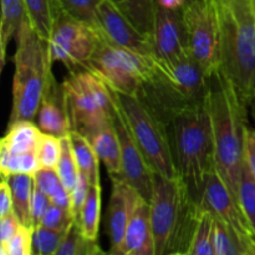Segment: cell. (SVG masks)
Masks as SVG:
<instances>
[{"instance_id": "cell-1", "label": "cell", "mask_w": 255, "mask_h": 255, "mask_svg": "<svg viewBox=\"0 0 255 255\" xmlns=\"http://www.w3.org/2000/svg\"><path fill=\"white\" fill-rule=\"evenodd\" d=\"M247 106L233 82L221 69L209 77L207 107L212 124L214 169L237 203L246 162Z\"/></svg>"}, {"instance_id": "cell-2", "label": "cell", "mask_w": 255, "mask_h": 255, "mask_svg": "<svg viewBox=\"0 0 255 255\" xmlns=\"http://www.w3.org/2000/svg\"><path fill=\"white\" fill-rule=\"evenodd\" d=\"M218 35L221 70L242 99L255 105V6L253 0H207Z\"/></svg>"}, {"instance_id": "cell-3", "label": "cell", "mask_w": 255, "mask_h": 255, "mask_svg": "<svg viewBox=\"0 0 255 255\" xmlns=\"http://www.w3.org/2000/svg\"><path fill=\"white\" fill-rule=\"evenodd\" d=\"M209 76L188 52L171 60L154 57V66L136 96L164 124L206 104Z\"/></svg>"}, {"instance_id": "cell-4", "label": "cell", "mask_w": 255, "mask_h": 255, "mask_svg": "<svg viewBox=\"0 0 255 255\" xmlns=\"http://www.w3.org/2000/svg\"><path fill=\"white\" fill-rule=\"evenodd\" d=\"M149 211L154 255L189 254L202 204L192 198L179 177L154 173Z\"/></svg>"}, {"instance_id": "cell-5", "label": "cell", "mask_w": 255, "mask_h": 255, "mask_svg": "<svg viewBox=\"0 0 255 255\" xmlns=\"http://www.w3.org/2000/svg\"><path fill=\"white\" fill-rule=\"evenodd\" d=\"M178 177L199 204L213 164V138L206 104L176 115L166 125Z\"/></svg>"}, {"instance_id": "cell-6", "label": "cell", "mask_w": 255, "mask_h": 255, "mask_svg": "<svg viewBox=\"0 0 255 255\" xmlns=\"http://www.w3.org/2000/svg\"><path fill=\"white\" fill-rule=\"evenodd\" d=\"M12 84V109L10 122L34 120L37 115L47 81L51 76V60L47 42L24 21L16 32Z\"/></svg>"}, {"instance_id": "cell-7", "label": "cell", "mask_w": 255, "mask_h": 255, "mask_svg": "<svg viewBox=\"0 0 255 255\" xmlns=\"http://www.w3.org/2000/svg\"><path fill=\"white\" fill-rule=\"evenodd\" d=\"M72 131L89 136L112 121L115 101L111 90L89 69L69 70L62 81Z\"/></svg>"}, {"instance_id": "cell-8", "label": "cell", "mask_w": 255, "mask_h": 255, "mask_svg": "<svg viewBox=\"0 0 255 255\" xmlns=\"http://www.w3.org/2000/svg\"><path fill=\"white\" fill-rule=\"evenodd\" d=\"M110 90L154 173L168 178H177L178 172L172 154L168 132L163 122L137 96Z\"/></svg>"}, {"instance_id": "cell-9", "label": "cell", "mask_w": 255, "mask_h": 255, "mask_svg": "<svg viewBox=\"0 0 255 255\" xmlns=\"http://www.w3.org/2000/svg\"><path fill=\"white\" fill-rule=\"evenodd\" d=\"M153 66L154 56H143L117 46L102 35L85 69L96 74L110 89L136 96Z\"/></svg>"}, {"instance_id": "cell-10", "label": "cell", "mask_w": 255, "mask_h": 255, "mask_svg": "<svg viewBox=\"0 0 255 255\" xmlns=\"http://www.w3.org/2000/svg\"><path fill=\"white\" fill-rule=\"evenodd\" d=\"M102 34L89 25L57 12L47 41L51 62H61L69 70L86 67L99 46Z\"/></svg>"}, {"instance_id": "cell-11", "label": "cell", "mask_w": 255, "mask_h": 255, "mask_svg": "<svg viewBox=\"0 0 255 255\" xmlns=\"http://www.w3.org/2000/svg\"><path fill=\"white\" fill-rule=\"evenodd\" d=\"M189 54L209 77L221 69L216 22L207 0H192L182 9Z\"/></svg>"}, {"instance_id": "cell-12", "label": "cell", "mask_w": 255, "mask_h": 255, "mask_svg": "<svg viewBox=\"0 0 255 255\" xmlns=\"http://www.w3.org/2000/svg\"><path fill=\"white\" fill-rule=\"evenodd\" d=\"M112 121H114L115 129L119 137L120 149H121L122 178L126 179L141 194L142 198L149 203L152 189H153L154 172L137 144L127 124L126 117L116 101H115V114Z\"/></svg>"}, {"instance_id": "cell-13", "label": "cell", "mask_w": 255, "mask_h": 255, "mask_svg": "<svg viewBox=\"0 0 255 255\" xmlns=\"http://www.w3.org/2000/svg\"><path fill=\"white\" fill-rule=\"evenodd\" d=\"M99 19L102 35L110 42L143 56H154L151 37L139 31L111 0L100 1Z\"/></svg>"}, {"instance_id": "cell-14", "label": "cell", "mask_w": 255, "mask_h": 255, "mask_svg": "<svg viewBox=\"0 0 255 255\" xmlns=\"http://www.w3.org/2000/svg\"><path fill=\"white\" fill-rule=\"evenodd\" d=\"M151 39L154 57L158 60H171L188 52L182 10L156 4Z\"/></svg>"}, {"instance_id": "cell-15", "label": "cell", "mask_w": 255, "mask_h": 255, "mask_svg": "<svg viewBox=\"0 0 255 255\" xmlns=\"http://www.w3.org/2000/svg\"><path fill=\"white\" fill-rule=\"evenodd\" d=\"M112 179V191L107 208V233L111 243V254L120 255L122 241L129 218L134 211L141 194L122 177Z\"/></svg>"}, {"instance_id": "cell-16", "label": "cell", "mask_w": 255, "mask_h": 255, "mask_svg": "<svg viewBox=\"0 0 255 255\" xmlns=\"http://www.w3.org/2000/svg\"><path fill=\"white\" fill-rule=\"evenodd\" d=\"M202 206L209 209L212 213L218 216L222 221H224L241 233L253 236V232H252L241 207L214 168L212 169L208 179H207Z\"/></svg>"}, {"instance_id": "cell-17", "label": "cell", "mask_w": 255, "mask_h": 255, "mask_svg": "<svg viewBox=\"0 0 255 255\" xmlns=\"http://www.w3.org/2000/svg\"><path fill=\"white\" fill-rule=\"evenodd\" d=\"M37 126L44 133L65 137L71 133L72 126L67 110L64 86L51 74L37 111Z\"/></svg>"}, {"instance_id": "cell-18", "label": "cell", "mask_w": 255, "mask_h": 255, "mask_svg": "<svg viewBox=\"0 0 255 255\" xmlns=\"http://www.w3.org/2000/svg\"><path fill=\"white\" fill-rule=\"evenodd\" d=\"M120 255H154L149 203L141 198L127 224Z\"/></svg>"}, {"instance_id": "cell-19", "label": "cell", "mask_w": 255, "mask_h": 255, "mask_svg": "<svg viewBox=\"0 0 255 255\" xmlns=\"http://www.w3.org/2000/svg\"><path fill=\"white\" fill-rule=\"evenodd\" d=\"M95 152L111 178L122 177L121 149L114 121L100 127L87 136Z\"/></svg>"}, {"instance_id": "cell-20", "label": "cell", "mask_w": 255, "mask_h": 255, "mask_svg": "<svg viewBox=\"0 0 255 255\" xmlns=\"http://www.w3.org/2000/svg\"><path fill=\"white\" fill-rule=\"evenodd\" d=\"M214 216V249L216 255H255L253 236L241 233Z\"/></svg>"}, {"instance_id": "cell-21", "label": "cell", "mask_w": 255, "mask_h": 255, "mask_svg": "<svg viewBox=\"0 0 255 255\" xmlns=\"http://www.w3.org/2000/svg\"><path fill=\"white\" fill-rule=\"evenodd\" d=\"M41 134L42 131L40 127L31 120L9 122L7 132L0 142V147H4L12 154L36 151Z\"/></svg>"}, {"instance_id": "cell-22", "label": "cell", "mask_w": 255, "mask_h": 255, "mask_svg": "<svg viewBox=\"0 0 255 255\" xmlns=\"http://www.w3.org/2000/svg\"><path fill=\"white\" fill-rule=\"evenodd\" d=\"M1 20H0V67L4 69L6 62L7 45L16 36L22 22L27 20L25 0H0Z\"/></svg>"}, {"instance_id": "cell-23", "label": "cell", "mask_w": 255, "mask_h": 255, "mask_svg": "<svg viewBox=\"0 0 255 255\" xmlns=\"http://www.w3.org/2000/svg\"><path fill=\"white\" fill-rule=\"evenodd\" d=\"M14 198V212L24 226L31 224V203L35 191L32 174H11L7 178Z\"/></svg>"}, {"instance_id": "cell-24", "label": "cell", "mask_w": 255, "mask_h": 255, "mask_svg": "<svg viewBox=\"0 0 255 255\" xmlns=\"http://www.w3.org/2000/svg\"><path fill=\"white\" fill-rule=\"evenodd\" d=\"M27 21L45 42L49 41L57 16L55 0H25Z\"/></svg>"}, {"instance_id": "cell-25", "label": "cell", "mask_w": 255, "mask_h": 255, "mask_svg": "<svg viewBox=\"0 0 255 255\" xmlns=\"http://www.w3.org/2000/svg\"><path fill=\"white\" fill-rule=\"evenodd\" d=\"M70 138H71L72 148H74L75 158H76L79 169L86 176L90 186L100 183V159L91 142L86 136L76 131H71Z\"/></svg>"}, {"instance_id": "cell-26", "label": "cell", "mask_w": 255, "mask_h": 255, "mask_svg": "<svg viewBox=\"0 0 255 255\" xmlns=\"http://www.w3.org/2000/svg\"><path fill=\"white\" fill-rule=\"evenodd\" d=\"M100 216H101V183L92 184L89 188L86 201L75 223L80 227L86 238L97 241Z\"/></svg>"}, {"instance_id": "cell-27", "label": "cell", "mask_w": 255, "mask_h": 255, "mask_svg": "<svg viewBox=\"0 0 255 255\" xmlns=\"http://www.w3.org/2000/svg\"><path fill=\"white\" fill-rule=\"evenodd\" d=\"M100 1L101 0H55V4L57 12H64L102 34L99 19Z\"/></svg>"}, {"instance_id": "cell-28", "label": "cell", "mask_w": 255, "mask_h": 255, "mask_svg": "<svg viewBox=\"0 0 255 255\" xmlns=\"http://www.w3.org/2000/svg\"><path fill=\"white\" fill-rule=\"evenodd\" d=\"M40 168V162L36 151L26 153L12 154L4 147H0V172L2 178L11 174H32Z\"/></svg>"}, {"instance_id": "cell-29", "label": "cell", "mask_w": 255, "mask_h": 255, "mask_svg": "<svg viewBox=\"0 0 255 255\" xmlns=\"http://www.w3.org/2000/svg\"><path fill=\"white\" fill-rule=\"evenodd\" d=\"M189 255H216L214 249V216L202 206Z\"/></svg>"}, {"instance_id": "cell-30", "label": "cell", "mask_w": 255, "mask_h": 255, "mask_svg": "<svg viewBox=\"0 0 255 255\" xmlns=\"http://www.w3.org/2000/svg\"><path fill=\"white\" fill-rule=\"evenodd\" d=\"M121 10L139 31L151 37L156 0H121Z\"/></svg>"}, {"instance_id": "cell-31", "label": "cell", "mask_w": 255, "mask_h": 255, "mask_svg": "<svg viewBox=\"0 0 255 255\" xmlns=\"http://www.w3.org/2000/svg\"><path fill=\"white\" fill-rule=\"evenodd\" d=\"M104 254L97 241L86 238L76 223L67 229L56 255H97Z\"/></svg>"}, {"instance_id": "cell-32", "label": "cell", "mask_w": 255, "mask_h": 255, "mask_svg": "<svg viewBox=\"0 0 255 255\" xmlns=\"http://www.w3.org/2000/svg\"><path fill=\"white\" fill-rule=\"evenodd\" d=\"M238 203L252 232L255 234V179L252 176L246 162H244L241 182H239Z\"/></svg>"}, {"instance_id": "cell-33", "label": "cell", "mask_w": 255, "mask_h": 255, "mask_svg": "<svg viewBox=\"0 0 255 255\" xmlns=\"http://www.w3.org/2000/svg\"><path fill=\"white\" fill-rule=\"evenodd\" d=\"M61 143H62V151H61V156H60V159H59V163H57L56 166V171L57 173H59L64 186L66 187L67 191L71 193L75 184H76L80 169L79 167H77L76 158H75L74 148H72L70 134H67V136L65 137H61Z\"/></svg>"}, {"instance_id": "cell-34", "label": "cell", "mask_w": 255, "mask_h": 255, "mask_svg": "<svg viewBox=\"0 0 255 255\" xmlns=\"http://www.w3.org/2000/svg\"><path fill=\"white\" fill-rule=\"evenodd\" d=\"M67 231H56L44 226L34 228L32 248L36 255H56L59 247Z\"/></svg>"}, {"instance_id": "cell-35", "label": "cell", "mask_w": 255, "mask_h": 255, "mask_svg": "<svg viewBox=\"0 0 255 255\" xmlns=\"http://www.w3.org/2000/svg\"><path fill=\"white\" fill-rule=\"evenodd\" d=\"M61 151H62L61 138L42 132L41 138H40L39 144H37V148H36L40 167L56 169L60 156H61Z\"/></svg>"}, {"instance_id": "cell-36", "label": "cell", "mask_w": 255, "mask_h": 255, "mask_svg": "<svg viewBox=\"0 0 255 255\" xmlns=\"http://www.w3.org/2000/svg\"><path fill=\"white\" fill-rule=\"evenodd\" d=\"M32 237H34V228L29 226L19 227L15 236L7 242L5 246H0V254L1 255H32Z\"/></svg>"}, {"instance_id": "cell-37", "label": "cell", "mask_w": 255, "mask_h": 255, "mask_svg": "<svg viewBox=\"0 0 255 255\" xmlns=\"http://www.w3.org/2000/svg\"><path fill=\"white\" fill-rule=\"evenodd\" d=\"M74 222L71 212L61 208L51 202L40 226H44L50 229H56V231H67Z\"/></svg>"}, {"instance_id": "cell-38", "label": "cell", "mask_w": 255, "mask_h": 255, "mask_svg": "<svg viewBox=\"0 0 255 255\" xmlns=\"http://www.w3.org/2000/svg\"><path fill=\"white\" fill-rule=\"evenodd\" d=\"M35 179V187L44 192L46 196L51 198L61 187H64L61 178H60L59 173L55 168H44L40 167L34 174Z\"/></svg>"}, {"instance_id": "cell-39", "label": "cell", "mask_w": 255, "mask_h": 255, "mask_svg": "<svg viewBox=\"0 0 255 255\" xmlns=\"http://www.w3.org/2000/svg\"><path fill=\"white\" fill-rule=\"evenodd\" d=\"M90 183L87 181L86 176L82 173L81 171L79 172V177H77L76 184H75L74 189L71 191V213L74 217V221L76 222L80 216L82 206H84L85 201H86L87 193H89Z\"/></svg>"}, {"instance_id": "cell-40", "label": "cell", "mask_w": 255, "mask_h": 255, "mask_svg": "<svg viewBox=\"0 0 255 255\" xmlns=\"http://www.w3.org/2000/svg\"><path fill=\"white\" fill-rule=\"evenodd\" d=\"M50 204H51V199L49 196L37 189L35 187L34 196H32V203H31V224L32 228L40 226L41 224L42 218H44L45 213L49 209Z\"/></svg>"}, {"instance_id": "cell-41", "label": "cell", "mask_w": 255, "mask_h": 255, "mask_svg": "<svg viewBox=\"0 0 255 255\" xmlns=\"http://www.w3.org/2000/svg\"><path fill=\"white\" fill-rule=\"evenodd\" d=\"M21 222L15 213L0 217V246H5L17 232Z\"/></svg>"}, {"instance_id": "cell-42", "label": "cell", "mask_w": 255, "mask_h": 255, "mask_svg": "<svg viewBox=\"0 0 255 255\" xmlns=\"http://www.w3.org/2000/svg\"><path fill=\"white\" fill-rule=\"evenodd\" d=\"M11 213H15L11 187L7 179L2 178L0 182V217L9 216Z\"/></svg>"}, {"instance_id": "cell-43", "label": "cell", "mask_w": 255, "mask_h": 255, "mask_svg": "<svg viewBox=\"0 0 255 255\" xmlns=\"http://www.w3.org/2000/svg\"><path fill=\"white\" fill-rule=\"evenodd\" d=\"M244 158H246V163L251 171L252 176L255 179V129H251L249 127L246 132Z\"/></svg>"}, {"instance_id": "cell-44", "label": "cell", "mask_w": 255, "mask_h": 255, "mask_svg": "<svg viewBox=\"0 0 255 255\" xmlns=\"http://www.w3.org/2000/svg\"><path fill=\"white\" fill-rule=\"evenodd\" d=\"M112 2H115V4L117 5V6L120 7V9H121V0H111Z\"/></svg>"}, {"instance_id": "cell-45", "label": "cell", "mask_w": 255, "mask_h": 255, "mask_svg": "<svg viewBox=\"0 0 255 255\" xmlns=\"http://www.w3.org/2000/svg\"><path fill=\"white\" fill-rule=\"evenodd\" d=\"M189 1H192V0H187V2H189Z\"/></svg>"}, {"instance_id": "cell-46", "label": "cell", "mask_w": 255, "mask_h": 255, "mask_svg": "<svg viewBox=\"0 0 255 255\" xmlns=\"http://www.w3.org/2000/svg\"><path fill=\"white\" fill-rule=\"evenodd\" d=\"M253 237H254V241H255V234H253Z\"/></svg>"}, {"instance_id": "cell-47", "label": "cell", "mask_w": 255, "mask_h": 255, "mask_svg": "<svg viewBox=\"0 0 255 255\" xmlns=\"http://www.w3.org/2000/svg\"><path fill=\"white\" fill-rule=\"evenodd\" d=\"M253 2H254V6H255V0H253Z\"/></svg>"}]
</instances>
